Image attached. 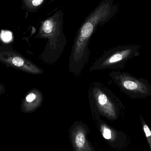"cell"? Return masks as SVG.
<instances>
[{"instance_id":"1","label":"cell","mask_w":151,"mask_h":151,"mask_svg":"<svg viewBox=\"0 0 151 151\" xmlns=\"http://www.w3.org/2000/svg\"><path fill=\"white\" fill-rule=\"evenodd\" d=\"M113 0H103L82 24L76 33L69 62V71L79 76L87 66L91 55L89 45L98 27L109 21L114 14Z\"/></svg>"},{"instance_id":"2","label":"cell","mask_w":151,"mask_h":151,"mask_svg":"<svg viewBox=\"0 0 151 151\" xmlns=\"http://www.w3.org/2000/svg\"><path fill=\"white\" fill-rule=\"evenodd\" d=\"M64 13L57 10L53 15L41 22L37 37L47 40L41 59L51 65L57 62L63 53L67 40L63 32Z\"/></svg>"},{"instance_id":"3","label":"cell","mask_w":151,"mask_h":151,"mask_svg":"<svg viewBox=\"0 0 151 151\" xmlns=\"http://www.w3.org/2000/svg\"><path fill=\"white\" fill-rule=\"evenodd\" d=\"M88 96L93 114H100L111 119L116 118L119 103L105 85L98 82H92L89 87Z\"/></svg>"},{"instance_id":"4","label":"cell","mask_w":151,"mask_h":151,"mask_svg":"<svg viewBox=\"0 0 151 151\" xmlns=\"http://www.w3.org/2000/svg\"><path fill=\"white\" fill-rule=\"evenodd\" d=\"M131 53V50L122 47L114 48L104 51L92 64L90 68V72L116 69L122 65Z\"/></svg>"},{"instance_id":"5","label":"cell","mask_w":151,"mask_h":151,"mask_svg":"<svg viewBox=\"0 0 151 151\" xmlns=\"http://www.w3.org/2000/svg\"><path fill=\"white\" fill-rule=\"evenodd\" d=\"M47 0H21L22 8L29 12H36L43 6Z\"/></svg>"},{"instance_id":"6","label":"cell","mask_w":151,"mask_h":151,"mask_svg":"<svg viewBox=\"0 0 151 151\" xmlns=\"http://www.w3.org/2000/svg\"><path fill=\"white\" fill-rule=\"evenodd\" d=\"M75 137V144L76 147L79 149H82L85 143V137L82 132H78Z\"/></svg>"},{"instance_id":"7","label":"cell","mask_w":151,"mask_h":151,"mask_svg":"<svg viewBox=\"0 0 151 151\" xmlns=\"http://www.w3.org/2000/svg\"><path fill=\"white\" fill-rule=\"evenodd\" d=\"M142 126L144 132L145 134V136L147 138V141H148L151 150V131L150 129L145 122H142Z\"/></svg>"},{"instance_id":"8","label":"cell","mask_w":151,"mask_h":151,"mask_svg":"<svg viewBox=\"0 0 151 151\" xmlns=\"http://www.w3.org/2000/svg\"><path fill=\"white\" fill-rule=\"evenodd\" d=\"M102 131H103V136L106 139H110L111 138V131L104 125H102Z\"/></svg>"},{"instance_id":"9","label":"cell","mask_w":151,"mask_h":151,"mask_svg":"<svg viewBox=\"0 0 151 151\" xmlns=\"http://www.w3.org/2000/svg\"><path fill=\"white\" fill-rule=\"evenodd\" d=\"M12 33L9 31H2L1 34V38L4 42H9L12 39Z\"/></svg>"},{"instance_id":"10","label":"cell","mask_w":151,"mask_h":151,"mask_svg":"<svg viewBox=\"0 0 151 151\" xmlns=\"http://www.w3.org/2000/svg\"><path fill=\"white\" fill-rule=\"evenodd\" d=\"M12 63L16 66L20 67L24 64V61L22 58L15 57L12 59Z\"/></svg>"},{"instance_id":"11","label":"cell","mask_w":151,"mask_h":151,"mask_svg":"<svg viewBox=\"0 0 151 151\" xmlns=\"http://www.w3.org/2000/svg\"><path fill=\"white\" fill-rule=\"evenodd\" d=\"M55 0H50V2H52L54 1Z\"/></svg>"}]
</instances>
